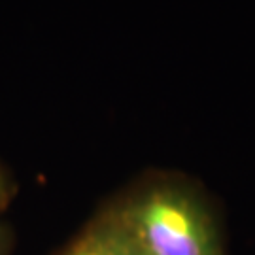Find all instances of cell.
<instances>
[{
    "instance_id": "1",
    "label": "cell",
    "mask_w": 255,
    "mask_h": 255,
    "mask_svg": "<svg viewBox=\"0 0 255 255\" xmlns=\"http://www.w3.org/2000/svg\"><path fill=\"white\" fill-rule=\"evenodd\" d=\"M106 206L142 255H227L208 195L183 174L151 170Z\"/></svg>"
},
{
    "instance_id": "2",
    "label": "cell",
    "mask_w": 255,
    "mask_h": 255,
    "mask_svg": "<svg viewBox=\"0 0 255 255\" xmlns=\"http://www.w3.org/2000/svg\"><path fill=\"white\" fill-rule=\"evenodd\" d=\"M55 255H142L118 218L104 206Z\"/></svg>"
},
{
    "instance_id": "3",
    "label": "cell",
    "mask_w": 255,
    "mask_h": 255,
    "mask_svg": "<svg viewBox=\"0 0 255 255\" xmlns=\"http://www.w3.org/2000/svg\"><path fill=\"white\" fill-rule=\"evenodd\" d=\"M17 189L19 185L15 176L11 174V170H9L6 164L0 163V214L8 208L9 204H11V201L15 199Z\"/></svg>"
},
{
    "instance_id": "4",
    "label": "cell",
    "mask_w": 255,
    "mask_h": 255,
    "mask_svg": "<svg viewBox=\"0 0 255 255\" xmlns=\"http://www.w3.org/2000/svg\"><path fill=\"white\" fill-rule=\"evenodd\" d=\"M13 248V233L9 225L0 221V255H11Z\"/></svg>"
}]
</instances>
